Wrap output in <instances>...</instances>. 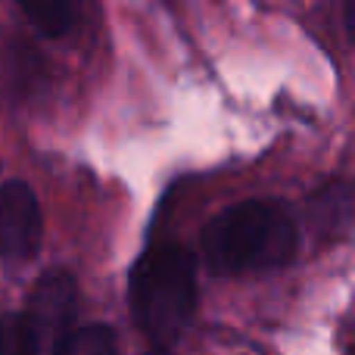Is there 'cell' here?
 I'll use <instances>...</instances> for the list:
<instances>
[{
	"mask_svg": "<svg viewBox=\"0 0 355 355\" xmlns=\"http://www.w3.org/2000/svg\"><path fill=\"white\" fill-rule=\"evenodd\" d=\"M196 300V259L178 243H159L141 256L131 275V312L156 346L184 334Z\"/></svg>",
	"mask_w": 355,
	"mask_h": 355,
	"instance_id": "cell-2",
	"label": "cell"
},
{
	"mask_svg": "<svg viewBox=\"0 0 355 355\" xmlns=\"http://www.w3.org/2000/svg\"><path fill=\"white\" fill-rule=\"evenodd\" d=\"M352 10H355V0H346V31H355V25H352Z\"/></svg>",
	"mask_w": 355,
	"mask_h": 355,
	"instance_id": "cell-8",
	"label": "cell"
},
{
	"mask_svg": "<svg viewBox=\"0 0 355 355\" xmlns=\"http://www.w3.org/2000/svg\"><path fill=\"white\" fill-rule=\"evenodd\" d=\"M41 243V209L35 190L25 181H6L0 187V256L28 259Z\"/></svg>",
	"mask_w": 355,
	"mask_h": 355,
	"instance_id": "cell-4",
	"label": "cell"
},
{
	"mask_svg": "<svg viewBox=\"0 0 355 355\" xmlns=\"http://www.w3.org/2000/svg\"><path fill=\"white\" fill-rule=\"evenodd\" d=\"M147 355H168L166 349H153V352H147Z\"/></svg>",
	"mask_w": 355,
	"mask_h": 355,
	"instance_id": "cell-9",
	"label": "cell"
},
{
	"mask_svg": "<svg viewBox=\"0 0 355 355\" xmlns=\"http://www.w3.org/2000/svg\"><path fill=\"white\" fill-rule=\"evenodd\" d=\"M296 225L277 202L246 200L225 209L202 231V252L218 275L281 268L296 252Z\"/></svg>",
	"mask_w": 355,
	"mask_h": 355,
	"instance_id": "cell-1",
	"label": "cell"
},
{
	"mask_svg": "<svg viewBox=\"0 0 355 355\" xmlns=\"http://www.w3.org/2000/svg\"><path fill=\"white\" fill-rule=\"evenodd\" d=\"M53 355H116V334L106 324L75 327L53 346Z\"/></svg>",
	"mask_w": 355,
	"mask_h": 355,
	"instance_id": "cell-6",
	"label": "cell"
},
{
	"mask_svg": "<svg viewBox=\"0 0 355 355\" xmlns=\"http://www.w3.org/2000/svg\"><path fill=\"white\" fill-rule=\"evenodd\" d=\"M78 312V287L69 271H47L31 293L28 321L37 334V343L56 346L75 324Z\"/></svg>",
	"mask_w": 355,
	"mask_h": 355,
	"instance_id": "cell-3",
	"label": "cell"
},
{
	"mask_svg": "<svg viewBox=\"0 0 355 355\" xmlns=\"http://www.w3.org/2000/svg\"><path fill=\"white\" fill-rule=\"evenodd\" d=\"M41 343H37V334L31 327L28 315L19 312L10 315L6 321H0V355H37Z\"/></svg>",
	"mask_w": 355,
	"mask_h": 355,
	"instance_id": "cell-7",
	"label": "cell"
},
{
	"mask_svg": "<svg viewBox=\"0 0 355 355\" xmlns=\"http://www.w3.org/2000/svg\"><path fill=\"white\" fill-rule=\"evenodd\" d=\"M16 3L44 35H66L78 19V0H16Z\"/></svg>",
	"mask_w": 355,
	"mask_h": 355,
	"instance_id": "cell-5",
	"label": "cell"
}]
</instances>
